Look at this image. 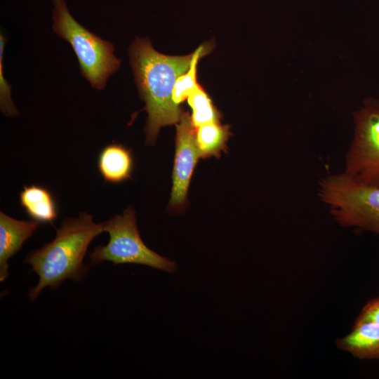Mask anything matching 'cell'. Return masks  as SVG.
<instances>
[{"label": "cell", "mask_w": 379, "mask_h": 379, "mask_svg": "<svg viewBox=\"0 0 379 379\" xmlns=\"http://www.w3.org/2000/svg\"><path fill=\"white\" fill-rule=\"evenodd\" d=\"M131 64L147 113L146 144H154L160 129L178 123L182 115L172 99L176 79L190 66L193 53L170 56L157 52L147 38H137L129 50Z\"/></svg>", "instance_id": "1"}, {"label": "cell", "mask_w": 379, "mask_h": 379, "mask_svg": "<svg viewBox=\"0 0 379 379\" xmlns=\"http://www.w3.org/2000/svg\"><path fill=\"white\" fill-rule=\"evenodd\" d=\"M103 232L102 222H95L93 215L85 212L77 218L64 219L55 238L31 251L25 259L39 277L29 292V299L34 301L44 288H58L66 279L81 281L87 273L83 260L88 246Z\"/></svg>", "instance_id": "2"}, {"label": "cell", "mask_w": 379, "mask_h": 379, "mask_svg": "<svg viewBox=\"0 0 379 379\" xmlns=\"http://www.w3.org/2000/svg\"><path fill=\"white\" fill-rule=\"evenodd\" d=\"M53 29L72 46L81 74L92 88L103 90L109 77L120 67L113 44L79 24L68 11L65 0H53Z\"/></svg>", "instance_id": "3"}, {"label": "cell", "mask_w": 379, "mask_h": 379, "mask_svg": "<svg viewBox=\"0 0 379 379\" xmlns=\"http://www.w3.org/2000/svg\"><path fill=\"white\" fill-rule=\"evenodd\" d=\"M318 197L341 226L379 234V187L361 184L345 173L320 180Z\"/></svg>", "instance_id": "4"}, {"label": "cell", "mask_w": 379, "mask_h": 379, "mask_svg": "<svg viewBox=\"0 0 379 379\" xmlns=\"http://www.w3.org/2000/svg\"><path fill=\"white\" fill-rule=\"evenodd\" d=\"M103 230L109 235L106 245L95 247L89 254L90 266L109 261L114 265L138 264L167 272H174L177 265L174 261L161 256L149 248L142 241L136 223L133 207L125 209L122 214L102 222Z\"/></svg>", "instance_id": "5"}, {"label": "cell", "mask_w": 379, "mask_h": 379, "mask_svg": "<svg viewBox=\"0 0 379 379\" xmlns=\"http://www.w3.org/2000/svg\"><path fill=\"white\" fill-rule=\"evenodd\" d=\"M353 121L343 172L361 184L379 187V98H366Z\"/></svg>", "instance_id": "6"}, {"label": "cell", "mask_w": 379, "mask_h": 379, "mask_svg": "<svg viewBox=\"0 0 379 379\" xmlns=\"http://www.w3.org/2000/svg\"><path fill=\"white\" fill-rule=\"evenodd\" d=\"M176 130L173 186L168 209L178 212L182 211L187 204L190 180L199 155L196 128L188 112L182 113Z\"/></svg>", "instance_id": "7"}, {"label": "cell", "mask_w": 379, "mask_h": 379, "mask_svg": "<svg viewBox=\"0 0 379 379\" xmlns=\"http://www.w3.org/2000/svg\"><path fill=\"white\" fill-rule=\"evenodd\" d=\"M35 220H19L0 212V281L8 276V260L32 236L39 225Z\"/></svg>", "instance_id": "8"}, {"label": "cell", "mask_w": 379, "mask_h": 379, "mask_svg": "<svg viewBox=\"0 0 379 379\" xmlns=\"http://www.w3.org/2000/svg\"><path fill=\"white\" fill-rule=\"evenodd\" d=\"M337 345L359 359H379V324L357 319L351 332L338 339Z\"/></svg>", "instance_id": "9"}, {"label": "cell", "mask_w": 379, "mask_h": 379, "mask_svg": "<svg viewBox=\"0 0 379 379\" xmlns=\"http://www.w3.org/2000/svg\"><path fill=\"white\" fill-rule=\"evenodd\" d=\"M133 160L130 149L116 142L106 145L98 158V168L105 182L119 183L131 178Z\"/></svg>", "instance_id": "10"}, {"label": "cell", "mask_w": 379, "mask_h": 379, "mask_svg": "<svg viewBox=\"0 0 379 379\" xmlns=\"http://www.w3.org/2000/svg\"><path fill=\"white\" fill-rule=\"evenodd\" d=\"M19 199L21 206L33 220L52 224L58 217L53 197L44 187L36 185L24 186Z\"/></svg>", "instance_id": "11"}, {"label": "cell", "mask_w": 379, "mask_h": 379, "mask_svg": "<svg viewBox=\"0 0 379 379\" xmlns=\"http://www.w3.org/2000/svg\"><path fill=\"white\" fill-rule=\"evenodd\" d=\"M229 126L220 122L204 124L196 128V142L199 157H219L227 149Z\"/></svg>", "instance_id": "12"}, {"label": "cell", "mask_w": 379, "mask_h": 379, "mask_svg": "<svg viewBox=\"0 0 379 379\" xmlns=\"http://www.w3.org/2000/svg\"><path fill=\"white\" fill-rule=\"evenodd\" d=\"M187 100L192 108V123L196 128L208 123L220 122V112L199 84Z\"/></svg>", "instance_id": "13"}, {"label": "cell", "mask_w": 379, "mask_h": 379, "mask_svg": "<svg viewBox=\"0 0 379 379\" xmlns=\"http://www.w3.org/2000/svg\"><path fill=\"white\" fill-rule=\"evenodd\" d=\"M208 48L204 45L199 46L193 53L188 69L176 79L172 93V99L175 104L179 105L187 100L199 84L197 82V63L199 60L208 52Z\"/></svg>", "instance_id": "14"}, {"label": "cell", "mask_w": 379, "mask_h": 379, "mask_svg": "<svg viewBox=\"0 0 379 379\" xmlns=\"http://www.w3.org/2000/svg\"><path fill=\"white\" fill-rule=\"evenodd\" d=\"M6 39L0 35V109L6 117H13L19 114V112L14 105L11 97V86L6 79L4 74V51Z\"/></svg>", "instance_id": "15"}, {"label": "cell", "mask_w": 379, "mask_h": 379, "mask_svg": "<svg viewBox=\"0 0 379 379\" xmlns=\"http://www.w3.org/2000/svg\"><path fill=\"white\" fill-rule=\"evenodd\" d=\"M357 319L379 324V296L370 300Z\"/></svg>", "instance_id": "16"}]
</instances>
